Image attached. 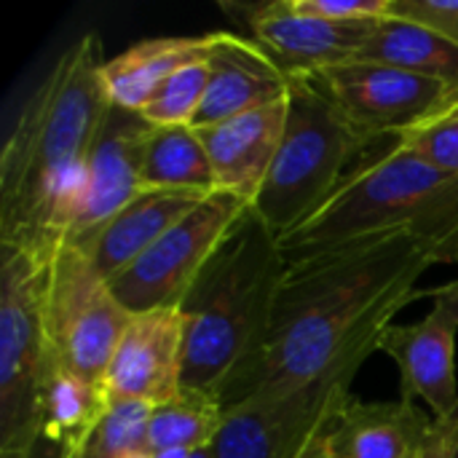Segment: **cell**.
I'll use <instances>...</instances> for the list:
<instances>
[{
    "label": "cell",
    "mask_w": 458,
    "mask_h": 458,
    "mask_svg": "<svg viewBox=\"0 0 458 458\" xmlns=\"http://www.w3.org/2000/svg\"><path fill=\"white\" fill-rule=\"evenodd\" d=\"M440 266L432 247L408 236H376L287 260L263 344L220 386L233 408L255 394L306 384L362 349L427 290L419 279Z\"/></svg>",
    "instance_id": "1"
},
{
    "label": "cell",
    "mask_w": 458,
    "mask_h": 458,
    "mask_svg": "<svg viewBox=\"0 0 458 458\" xmlns=\"http://www.w3.org/2000/svg\"><path fill=\"white\" fill-rule=\"evenodd\" d=\"M102 40H72L21 105L0 153V247L40 260L72 236L110 102Z\"/></svg>",
    "instance_id": "2"
},
{
    "label": "cell",
    "mask_w": 458,
    "mask_h": 458,
    "mask_svg": "<svg viewBox=\"0 0 458 458\" xmlns=\"http://www.w3.org/2000/svg\"><path fill=\"white\" fill-rule=\"evenodd\" d=\"M392 233L424 242L437 263H458V177L419 161L394 140L365 153L333 196L279 244L284 258L295 260Z\"/></svg>",
    "instance_id": "3"
},
{
    "label": "cell",
    "mask_w": 458,
    "mask_h": 458,
    "mask_svg": "<svg viewBox=\"0 0 458 458\" xmlns=\"http://www.w3.org/2000/svg\"><path fill=\"white\" fill-rule=\"evenodd\" d=\"M287 274L279 236L250 209L182 301L185 389L215 394L263 344Z\"/></svg>",
    "instance_id": "4"
},
{
    "label": "cell",
    "mask_w": 458,
    "mask_h": 458,
    "mask_svg": "<svg viewBox=\"0 0 458 458\" xmlns=\"http://www.w3.org/2000/svg\"><path fill=\"white\" fill-rule=\"evenodd\" d=\"M370 148L311 81H295L276 158L252 204L255 215L279 239L287 236L333 196Z\"/></svg>",
    "instance_id": "5"
},
{
    "label": "cell",
    "mask_w": 458,
    "mask_h": 458,
    "mask_svg": "<svg viewBox=\"0 0 458 458\" xmlns=\"http://www.w3.org/2000/svg\"><path fill=\"white\" fill-rule=\"evenodd\" d=\"M40 258L3 247L0 260V458H35L40 451L38 405L56 365L43 327Z\"/></svg>",
    "instance_id": "6"
},
{
    "label": "cell",
    "mask_w": 458,
    "mask_h": 458,
    "mask_svg": "<svg viewBox=\"0 0 458 458\" xmlns=\"http://www.w3.org/2000/svg\"><path fill=\"white\" fill-rule=\"evenodd\" d=\"M376 349H362L327 373L255 394L225 411L212 458H306L354 397L352 384Z\"/></svg>",
    "instance_id": "7"
},
{
    "label": "cell",
    "mask_w": 458,
    "mask_h": 458,
    "mask_svg": "<svg viewBox=\"0 0 458 458\" xmlns=\"http://www.w3.org/2000/svg\"><path fill=\"white\" fill-rule=\"evenodd\" d=\"M40 309L56 362L105 389L129 311L91 258L70 239L43 263Z\"/></svg>",
    "instance_id": "8"
},
{
    "label": "cell",
    "mask_w": 458,
    "mask_h": 458,
    "mask_svg": "<svg viewBox=\"0 0 458 458\" xmlns=\"http://www.w3.org/2000/svg\"><path fill=\"white\" fill-rule=\"evenodd\" d=\"M250 209L252 204L233 193H209L110 282L121 306L129 314L182 306L204 266Z\"/></svg>",
    "instance_id": "9"
},
{
    "label": "cell",
    "mask_w": 458,
    "mask_h": 458,
    "mask_svg": "<svg viewBox=\"0 0 458 458\" xmlns=\"http://www.w3.org/2000/svg\"><path fill=\"white\" fill-rule=\"evenodd\" d=\"M370 142L394 140L440 113L454 97L445 86L373 62H346L309 78Z\"/></svg>",
    "instance_id": "10"
},
{
    "label": "cell",
    "mask_w": 458,
    "mask_h": 458,
    "mask_svg": "<svg viewBox=\"0 0 458 458\" xmlns=\"http://www.w3.org/2000/svg\"><path fill=\"white\" fill-rule=\"evenodd\" d=\"M432 309L413 325L392 322L378 338V354H386L400 373V400L429 405L432 419L443 421L458 411L456 341L458 279L429 290Z\"/></svg>",
    "instance_id": "11"
},
{
    "label": "cell",
    "mask_w": 458,
    "mask_h": 458,
    "mask_svg": "<svg viewBox=\"0 0 458 458\" xmlns=\"http://www.w3.org/2000/svg\"><path fill=\"white\" fill-rule=\"evenodd\" d=\"M185 314L182 309H153L129 314L105 376L110 403L161 405L185 384Z\"/></svg>",
    "instance_id": "12"
},
{
    "label": "cell",
    "mask_w": 458,
    "mask_h": 458,
    "mask_svg": "<svg viewBox=\"0 0 458 458\" xmlns=\"http://www.w3.org/2000/svg\"><path fill=\"white\" fill-rule=\"evenodd\" d=\"M228 11L244 21L250 32L247 38H252L290 81H309L330 67L354 62L368 30L373 27L322 21L295 11L290 0L233 5Z\"/></svg>",
    "instance_id": "13"
},
{
    "label": "cell",
    "mask_w": 458,
    "mask_h": 458,
    "mask_svg": "<svg viewBox=\"0 0 458 458\" xmlns=\"http://www.w3.org/2000/svg\"><path fill=\"white\" fill-rule=\"evenodd\" d=\"M284 123L287 99L231 115L209 126H193L212 164L217 191L255 204L276 158Z\"/></svg>",
    "instance_id": "14"
},
{
    "label": "cell",
    "mask_w": 458,
    "mask_h": 458,
    "mask_svg": "<svg viewBox=\"0 0 458 458\" xmlns=\"http://www.w3.org/2000/svg\"><path fill=\"white\" fill-rule=\"evenodd\" d=\"M207 196L209 193L199 191H145L110 220L70 242H75L99 274L113 282Z\"/></svg>",
    "instance_id": "15"
},
{
    "label": "cell",
    "mask_w": 458,
    "mask_h": 458,
    "mask_svg": "<svg viewBox=\"0 0 458 458\" xmlns=\"http://www.w3.org/2000/svg\"><path fill=\"white\" fill-rule=\"evenodd\" d=\"M148 129L150 123H145L142 115L110 105L89 161L83 207L70 239L102 225L118 209H123L129 201L145 193L142 174H140V156Z\"/></svg>",
    "instance_id": "16"
},
{
    "label": "cell",
    "mask_w": 458,
    "mask_h": 458,
    "mask_svg": "<svg viewBox=\"0 0 458 458\" xmlns=\"http://www.w3.org/2000/svg\"><path fill=\"white\" fill-rule=\"evenodd\" d=\"M207 62L212 75L196 126H209L231 115L287 99L295 83L252 38L228 30H220Z\"/></svg>",
    "instance_id": "17"
},
{
    "label": "cell",
    "mask_w": 458,
    "mask_h": 458,
    "mask_svg": "<svg viewBox=\"0 0 458 458\" xmlns=\"http://www.w3.org/2000/svg\"><path fill=\"white\" fill-rule=\"evenodd\" d=\"M435 419L416 403L349 400L327 429L333 458H416L432 435Z\"/></svg>",
    "instance_id": "18"
},
{
    "label": "cell",
    "mask_w": 458,
    "mask_h": 458,
    "mask_svg": "<svg viewBox=\"0 0 458 458\" xmlns=\"http://www.w3.org/2000/svg\"><path fill=\"white\" fill-rule=\"evenodd\" d=\"M220 30L201 35H164L140 40L105 59L102 86L107 102L126 113H142L158 86L191 62L209 59Z\"/></svg>",
    "instance_id": "19"
},
{
    "label": "cell",
    "mask_w": 458,
    "mask_h": 458,
    "mask_svg": "<svg viewBox=\"0 0 458 458\" xmlns=\"http://www.w3.org/2000/svg\"><path fill=\"white\" fill-rule=\"evenodd\" d=\"M354 62L397 67L403 72L429 78L445 86L454 97L458 94L456 43H451L448 38H443L440 32L424 24H416L392 13L368 30Z\"/></svg>",
    "instance_id": "20"
},
{
    "label": "cell",
    "mask_w": 458,
    "mask_h": 458,
    "mask_svg": "<svg viewBox=\"0 0 458 458\" xmlns=\"http://www.w3.org/2000/svg\"><path fill=\"white\" fill-rule=\"evenodd\" d=\"M107 408L110 397L102 386L56 362L43 384L38 405L40 445L51 448L56 458L75 454L97 429Z\"/></svg>",
    "instance_id": "21"
},
{
    "label": "cell",
    "mask_w": 458,
    "mask_h": 458,
    "mask_svg": "<svg viewBox=\"0 0 458 458\" xmlns=\"http://www.w3.org/2000/svg\"><path fill=\"white\" fill-rule=\"evenodd\" d=\"M140 174L145 191H217L212 164L193 126H150L142 140Z\"/></svg>",
    "instance_id": "22"
},
{
    "label": "cell",
    "mask_w": 458,
    "mask_h": 458,
    "mask_svg": "<svg viewBox=\"0 0 458 458\" xmlns=\"http://www.w3.org/2000/svg\"><path fill=\"white\" fill-rule=\"evenodd\" d=\"M225 408L215 394L182 389L177 397L153 405L150 424H148V443L145 448L158 454H199L209 451L223 429Z\"/></svg>",
    "instance_id": "23"
},
{
    "label": "cell",
    "mask_w": 458,
    "mask_h": 458,
    "mask_svg": "<svg viewBox=\"0 0 458 458\" xmlns=\"http://www.w3.org/2000/svg\"><path fill=\"white\" fill-rule=\"evenodd\" d=\"M209 62H191L180 67L174 75H169L158 91L150 97V102L142 107V118L150 126H196L199 113L207 99L209 89Z\"/></svg>",
    "instance_id": "24"
},
{
    "label": "cell",
    "mask_w": 458,
    "mask_h": 458,
    "mask_svg": "<svg viewBox=\"0 0 458 458\" xmlns=\"http://www.w3.org/2000/svg\"><path fill=\"white\" fill-rule=\"evenodd\" d=\"M153 405L145 403H110L107 413L86 443L64 458H123L134 451H148V424Z\"/></svg>",
    "instance_id": "25"
},
{
    "label": "cell",
    "mask_w": 458,
    "mask_h": 458,
    "mask_svg": "<svg viewBox=\"0 0 458 458\" xmlns=\"http://www.w3.org/2000/svg\"><path fill=\"white\" fill-rule=\"evenodd\" d=\"M419 161L458 177V110H440L394 137Z\"/></svg>",
    "instance_id": "26"
},
{
    "label": "cell",
    "mask_w": 458,
    "mask_h": 458,
    "mask_svg": "<svg viewBox=\"0 0 458 458\" xmlns=\"http://www.w3.org/2000/svg\"><path fill=\"white\" fill-rule=\"evenodd\" d=\"M295 11L333 24H376L392 13V0H290Z\"/></svg>",
    "instance_id": "27"
},
{
    "label": "cell",
    "mask_w": 458,
    "mask_h": 458,
    "mask_svg": "<svg viewBox=\"0 0 458 458\" xmlns=\"http://www.w3.org/2000/svg\"><path fill=\"white\" fill-rule=\"evenodd\" d=\"M392 16L424 24L458 46V0H392Z\"/></svg>",
    "instance_id": "28"
},
{
    "label": "cell",
    "mask_w": 458,
    "mask_h": 458,
    "mask_svg": "<svg viewBox=\"0 0 458 458\" xmlns=\"http://www.w3.org/2000/svg\"><path fill=\"white\" fill-rule=\"evenodd\" d=\"M451 419H443V421L435 419L432 435H429L427 445L421 448V454L416 458H445V454H448V437H451Z\"/></svg>",
    "instance_id": "29"
},
{
    "label": "cell",
    "mask_w": 458,
    "mask_h": 458,
    "mask_svg": "<svg viewBox=\"0 0 458 458\" xmlns=\"http://www.w3.org/2000/svg\"><path fill=\"white\" fill-rule=\"evenodd\" d=\"M445 458H458V411L451 419V437H448V454Z\"/></svg>",
    "instance_id": "30"
},
{
    "label": "cell",
    "mask_w": 458,
    "mask_h": 458,
    "mask_svg": "<svg viewBox=\"0 0 458 458\" xmlns=\"http://www.w3.org/2000/svg\"><path fill=\"white\" fill-rule=\"evenodd\" d=\"M325 437H327V435H325ZM325 437H322V440L309 451V456L306 458H333L330 456V451H327V440H325Z\"/></svg>",
    "instance_id": "31"
},
{
    "label": "cell",
    "mask_w": 458,
    "mask_h": 458,
    "mask_svg": "<svg viewBox=\"0 0 458 458\" xmlns=\"http://www.w3.org/2000/svg\"><path fill=\"white\" fill-rule=\"evenodd\" d=\"M156 458H212L209 451H199V454H182V451H172V454H158Z\"/></svg>",
    "instance_id": "32"
},
{
    "label": "cell",
    "mask_w": 458,
    "mask_h": 458,
    "mask_svg": "<svg viewBox=\"0 0 458 458\" xmlns=\"http://www.w3.org/2000/svg\"><path fill=\"white\" fill-rule=\"evenodd\" d=\"M123 458H156L150 451H134V454H129V456Z\"/></svg>",
    "instance_id": "33"
},
{
    "label": "cell",
    "mask_w": 458,
    "mask_h": 458,
    "mask_svg": "<svg viewBox=\"0 0 458 458\" xmlns=\"http://www.w3.org/2000/svg\"><path fill=\"white\" fill-rule=\"evenodd\" d=\"M443 110H458V94H456V97H451V99H448V105H445Z\"/></svg>",
    "instance_id": "34"
},
{
    "label": "cell",
    "mask_w": 458,
    "mask_h": 458,
    "mask_svg": "<svg viewBox=\"0 0 458 458\" xmlns=\"http://www.w3.org/2000/svg\"><path fill=\"white\" fill-rule=\"evenodd\" d=\"M35 458H56V456H54V451H46V448L40 445V451H38V456Z\"/></svg>",
    "instance_id": "35"
}]
</instances>
